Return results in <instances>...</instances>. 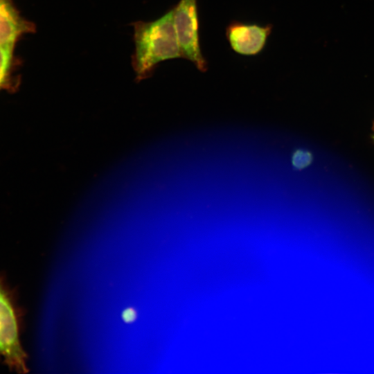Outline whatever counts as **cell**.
<instances>
[{
	"label": "cell",
	"instance_id": "7",
	"mask_svg": "<svg viewBox=\"0 0 374 374\" xmlns=\"http://www.w3.org/2000/svg\"><path fill=\"white\" fill-rule=\"evenodd\" d=\"M312 161V154L306 150H299L293 155L292 163L297 169H303L309 166Z\"/></svg>",
	"mask_w": 374,
	"mask_h": 374
},
{
	"label": "cell",
	"instance_id": "8",
	"mask_svg": "<svg viewBox=\"0 0 374 374\" xmlns=\"http://www.w3.org/2000/svg\"><path fill=\"white\" fill-rule=\"evenodd\" d=\"M136 318V311L133 308H127L122 313V319L126 323H131Z\"/></svg>",
	"mask_w": 374,
	"mask_h": 374
},
{
	"label": "cell",
	"instance_id": "6",
	"mask_svg": "<svg viewBox=\"0 0 374 374\" xmlns=\"http://www.w3.org/2000/svg\"><path fill=\"white\" fill-rule=\"evenodd\" d=\"M12 46L0 45V90L8 89L10 83V75L13 66Z\"/></svg>",
	"mask_w": 374,
	"mask_h": 374
},
{
	"label": "cell",
	"instance_id": "5",
	"mask_svg": "<svg viewBox=\"0 0 374 374\" xmlns=\"http://www.w3.org/2000/svg\"><path fill=\"white\" fill-rule=\"evenodd\" d=\"M35 30V24L21 16L12 0H0V45L15 46L21 36Z\"/></svg>",
	"mask_w": 374,
	"mask_h": 374
},
{
	"label": "cell",
	"instance_id": "2",
	"mask_svg": "<svg viewBox=\"0 0 374 374\" xmlns=\"http://www.w3.org/2000/svg\"><path fill=\"white\" fill-rule=\"evenodd\" d=\"M173 18L182 58L206 71L208 63L199 43L197 0H179L173 7Z\"/></svg>",
	"mask_w": 374,
	"mask_h": 374
},
{
	"label": "cell",
	"instance_id": "1",
	"mask_svg": "<svg viewBox=\"0 0 374 374\" xmlns=\"http://www.w3.org/2000/svg\"><path fill=\"white\" fill-rule=\"evenodd\" d=\"M132 26L134 43L132 66L137 80L148 78L162 62L182 58L173 8L154 21H137Z\"/></svg>",
	"mask_w": 374,
	"mask_h": 374
},
{
	"label": "cell",
	"instance_id": "4",
	"mask_svg": "<svg viewBox=\"0 0 374 374\" xmlns=\"http://www.w3.org/2000/svg\"><path fill=\"white\" fill-rule=\"evenodd\" d=\"M272 28L271 24L262 26L235 20L226 26L225 35L235 53L243 56H255L265 48Z\"/></svg>",
	"mask_w": 374,
	"mask_h": 374
},
{
	"label": "cell",
	"instance_id": "3",
	"mask_svg": "<svg viewBox=\"0 0 374 374\" xmlns=\"http://www.w3.org/2000/svg\"><path fill=\"white\" fill-rule=\"evenodd\" d=\"M0 355L3 362L17 373H27V355L19 339L15 308L8 292L0 281Z\"/></svg>",
	"mask_w": 374,
	"mask_h": 374
}]
</instances>
